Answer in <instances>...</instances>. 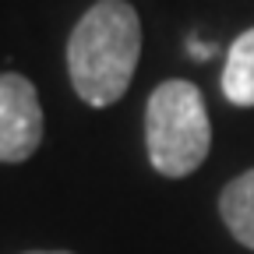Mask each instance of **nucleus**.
Returning a JSON list of instances; mask_svg holds the SVG:
<instances>
[{"label": "nucleus", "instance_id": "1", "mask_svg": "<svg viewBox=\"0 0 254 254\" xmlns=\"http://www.w3.org/2000/svg\"><path fill=\"white\" fill-rule=\"evenodd\" d=\"M141 57V18L127 0H95L67 36V74L78 99L106 110L131 88Z\"/></svg>", "mask_w": 254, "mask_h": 254}, {"label": "nucleus", "instance_id": "2", "mask_svg": "<svg viewBox=\"0 0 254 254\" xmlns=\"http://www.w3.org/2000/svg\"><path fill=\"white\" fill-rule=\"evenodd\" d=\"M145 148L152 170L173 180L190 177L208 159L212 124L194 81L170 78L152 88L145 106Z\"/></svg>", "mask_w": 254, "mask_h": 254}, {"label": "nucleus", "instance_id": "3", "mask_svg": "<svg viewBox=\"0 0 254 254\" xmlns=\"http://www.w3.org/2000/svg\"><path fill=\"white\" fill-rule=\"evenodd\" d=\"M43 131L46 117L36 85L18 71H4L0 74V166L32 159L43 145Z\"/></svg>", "mask_w": 254, "mask_h": 254}, {"label": "nucleus", "instance_id": "4", "mask_svg": "<svg viewBox=\"0 0 254 254\" xmlns=\"http://www.w3.org/2000/svg\"><path fill=\"white\" fill-rule=\"evenodd\" d=\"M219 215L237 244L254 251V170L233 177L219 194Z\"/></svg>", "mask_w": 254, "mask_h": 254}, {"label": "nucleus", "instance_id": "5", "mask_svg": "<svg viewBox=\"0 0 254 254\" xmlns=\"http://www.w3.org/2000/svg\"><path fill=\"white\" fill-rule=\"evenodd\" d=\"M222 95L233 106H254V28L240 32L226 53L222 67Z\"/></svg>", "mask_w": 254, "mask_h": 254}, {"label": "nucleus", "instance_id": "6", "mask_svg": "<svg viewBox=\"0 0 254 254\" xmlns=\"http://www.w3.org/2000/svg\"><path fill=\"white\" fill-rule=\"evenodd\" d=\"M25 254H71V251H25Z\"/></svg>", "mask_w": 254, "mask_h": 254}]
</instances>
